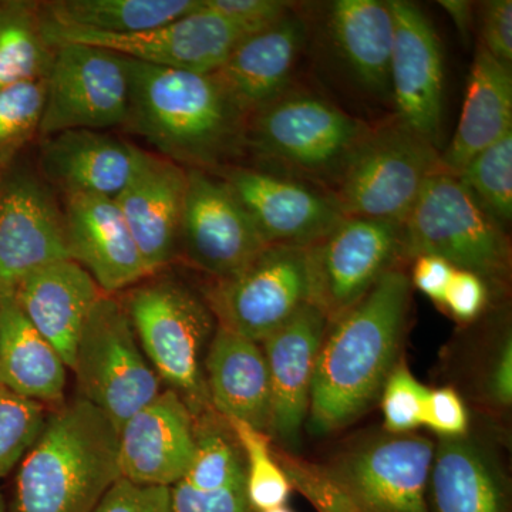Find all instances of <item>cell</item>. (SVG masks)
<instances>
[{"mask_svg": "<svg viewBox=\"0 0 512 512\" xmlns=\"http://www.w3.org/2000/svg\"><path fill=\"white\" fill-rule=\"evenodd\" d=\"M72 370L80 397L101 410L117 430L161 393L126 309L113 295L100 296L84 323Z\"/></svg>", "mask_w": 512, "mask_h": 512, "instance_id": "ba28073f", "label": "cell"}, {"mask_svg": "<svg viewBox=\"0 0 512 512\" xmlns=\"http://www.w3.org/2000/svg\"><path fill=\"white\" fill-rule=\"evenodd\" d=\"M510 133L511 69L478 45L463 111L450 146L441 154V163L448 173L457 175L478 153Z\"/></svg>", "mask_w": 512, "mask_h": 512, "instance_id": "484cf974", "label": "cell"}, {"mask_svg": "<svg viewBox=\"0 0 512 512\" xmlns=\"http://www.w3.org/2000/svg\"><path fill=\"white\" fill-rule=\"evenodd\" d=\"M487 301V282L473 272L456 269L443 301L451 315L470 322L484 311Z\"/></svg>", "mask_w": 512, "mask_h": 512, "instance_id": "60d3db41", "label": "cell"}, {"mask_svg": "<svg viewBox=\"0 0 512 512\" xmlns=\"http://www.w3.org/2000/svg\"><path fill=\"white\" fill-rule=\"evenodd\" d=\"M0 512H6L5 498H3L2 493H0Z\"/></svg>", "mask_w": 512, "mask_h": 512, "instance_id": "f6af8a7d", "label": "cell"}, {"mask_svg": "<svg viewBox=\"0 0 512 512\" xmlns=\"http://www.w3.org/2000/svg\"><path fill=\"white\" fill-rule=\"evenodd\" d=\"M55 47L39 136L124 126L131 93L127 57L84 43Z\"/></svg>", "mask_w": 512, "mask_h": 512, "instance_id": "30bf717a", "label": "cell"}, {"mask_svg": "<svg viewBox=\"0 0 512 512\" xmlns=\"http://www.w3.org/2000/svg\"><path fill=\"white\" fill-rule=\"evenodd\" d=\"M202 5L248 35L268 29L292 13L291 3L279 0H202Z\"/></svg>", "mask_w": 512, "mask_h": 512, "instance_id": "8d00e7d4", "label": "cell"}, {"mask_svg": "<svg viewBox=\"0 0 512 512\" xmlns=\"http://www.w3.org/2000/svg\"><path fill=\"white\" fill-rule=\"evenodd\" d=\"M478 204L501 227L512 218V133L478 153L457 174Z\"/></svg>", "mask_w": 512, "mask_h": 512, "instance_id": "d6a6232c", "label": "cell"}, {"mask_svg": "<svg viewBox=\"0 0 512 512\" xmlns=\"http://www.w3.org/2000/svg\"><path fill=\"white\" fill-rule=\"evenodd\" d=\"M403 255L402 224L343 217L332 231L306 248L309 303L328 322L362 301Z\"/></svg>", "mask_w": 512, "mask_h": 512, "instance_id": "9c48e42d", "label": "cell"}, {"mask_svg": "<svg viewBox=\"0 0 512 512\" xmlns=\"http://www.w3.org/2000/svg\"><path fill=\"white\" fill-rule=\"evenodd\" d=\"M218 326L262 343L309 303L306 249L268 245L207 292Z\"/></svg>", "mask_w": 512, "mask_h": 512, "instance_id": "8fae6325", "label": "cell"}, {"mask_svg": "<svg viewBox=\"0 0 512 512\" xmlns=\"http://www.w3.org/2000/svg\"><path fill=\"white\" fill-rule=\"evenodd\" d=\"M228 426L244 453L247 470V494L252 510L265 512L284 507L291 493V483L284 468L276 463L269 437L265 431L237 419H228Z\"/></svg>", "mask_w": 512, "mask_h": 512, "instance_id": "1f68e13d", "label": "cell"}, {"mask_svg": "<svg viewBox=\"0 0 512 512\" xmlns=\"http://www.w3.org/2000/svg\"><path fill=\"white\" fill-rule=\"evenodd\" d=\"M443 170L439 148L396 117L370 127L329 195L343 217L403 224L424 185Z\"/></svg>", "mask_w": 512, "mask_h": 512, "instance_id": "277c9868", "label": "cell"}, {"mask_svg": "<svg viewBox=\"0 0 512 512\" xmlns=\"http://www.w3.org/2000/svg\"><path fill=\"white\" fill-rule=\"evenodd\" d=\"M63 212L70 259L92 275L101 292L113 295L150 278L114 198L67 195Z\"/></svg>", "mask_w": 512, "mask_h": 512, "instance_id": "44dd1931", "label": "cell"}, {"mask_svg": "<svg viewBox=\"0 0 512 512\" xmlns=\"http://www.w3.org/2000/svg\"><path fill=\"white\" fill-rule=\"evenodd\" d=\"M126 124L156 154L184 168L228 167L245 148L248 117L210 74L164 69L128 59Z\"/></svg>", "mask_w": 512, "mask_h": 512, "instance_id": "7a4b0ae2", "label": "cell"}, {"mask_svg": "<svg viewBox=\"0 0 512 512\" xmlns=\"http://www.w3.org/2000/svg\"><path fill=\"white\" fill-rule=\"evenodd\" d=\"M403 255H434L485 282L500 284L510 272L505 228L483 210L458 175L434 174L402 224Z\"/></svg>", "mask_w": 512, "mask_h": 512, "instance_id": "8992f818", "label": "cell"}, {"mask_svg": "<svg viewBox=\"0 0 512 512\" xmlns=\"http://www.w3.org/2000/svg\"><path fill=\"white\" fill-rule=\"evenodd\" d=\"M121 303L158 377L190 410L207 402L204 350L217 320L207 301L183 282L161 276L134 286Z\"/></svg>", "mask_w": 512, "mask_h": 512, "instance_id": "5b68a950", "label": "cell"}, {"mask_svg": "<svg viewBox=\"0 0 512 512\" xmlns=\"http://www.w3.org/2000/svg\"><path fill=\"white\" fill-rule=\"evenodd\" d=\"M43 18L62 28L134 35L175 22L201 8V0H52Z\"/></svg>", "mask_w": 512, "mask_h": 512, "instance_id": "f546056e", "label": "cell"}, {"mask_svg": "<svg viewBox=\"0 0 512 512\" xmlns=\"http://www.w3.org/2000/svg\"><path fill=\"white\" fill-rule=\"evenodd\" d=\"M439 5L446 10L448 18L453 20L463 42H468L473 25V3L466 0H440Z\"/></svg>", "mask_w": 512, "mask_h": 512, "instance_id": "ee69618b", "label": "cell"}, {"mask_svg": "<svg viewBox=\"0 0 512 512\" xmlns=\"http://www.w3.org/2000/svg\"><path fill=\"white\" fill-rule=\"evenodd\" d=\"M394 46L390 94L397 119L439 146L443 123L444 62L430 19L414 3L390 0Z\"/></svg>", "mask_w": 512, "mask_h": 512, "instance_id": "e0dca14e", "label": "cell"}, {"mask_svg": "<svg viewBox=\"0 0 512 512\" xmlns=\"http://www.w3.org/2000/svg\"><path fill=\"white\" fill-rule=\"evenodd\" d=\"M421 426L436 431L440 437H460L467 433L468 414L460 394L451 387L430 390L424 403Z\"/></svg>", "mask_w": 512, "mask_h": 512, "instance_id": "f35d334b", "label": "cell"}, {"mask_svg": "<svg viewBox=\"0 0 512 512\" xmlns=\"http://www.w3.org/2000/svg\"><path fill=\"white\" fill-rule=\"evenodd\" d=\"M43 30L53 46L84 43L113 50L128 59L151 66L204 74L214 73L235 46L249 36L244 29L205 8L202 0L201 8L190 15L161 28L134 35H101L62 28L47 22L45 18Z\"/></svg>", "mask_w": 512, "mask_h": 512, "instance_id": "4fadbf2b", "label": "cell"}, {"mask_svg": "<svg viewBox=\"0 0 512 512\" xmlns=\"http://www.w3.org/2000/svg\"><path fill=\"white\" fill-rule=\"evenodd\" d=\"M187 181V168L141 150L130 181L114 198L151 275L180 251Z\"/></svg>", "mask_w": 512, "mask_h": 512, "instance_id": "d6986e66", "label": "cell"}, {"mask_svg": "<svg viewBox=\"0 0 512 512\" xmlns=\"http://www.w3.org/2000/svg\"><path fill=\"white\" fill-rule=\"evenodd\" d=\"M67 369L62 356L37 332L13 292L0 293V384L42 404L63 399Z\"/></svg>", "mask_w": 512, "mask_h": 512, "instance_id": "4316f807", "label": "cell"}, {"mask_svg": "<svg viewBox=\"0 0 512 512\" xmlns=\"http://www.w3.org/2000/svg\"><path fill=\"white\" fill-rule=\"evenodd\" d=\"M55 52L40 2L0 0V89L46 80Z\"/></svg>", "mask_w": 512, "mask_h": 512, "instance_id": "4dcf8cb0", "label": "cell"}, {"mask_svg": "<svg viewBox=\"0 0 512 512\" xmlns=\"http://www.w3.org/2000/svg\"><path fill=\"white\" fill-rule=\"evenodd\" d=\"M369 130L322 97L286 92L249 117L245 148L288 173L333 183Z\"/></svg>", "mask_w": 512, "mask_h": 512, "instance_id": "52a82bcc", "label": "cell"}, {"mask_svg": "<svg viewBox=\"0 0 512 512\" xmlns=\"http://www.w3.org/2000/svg\"><path fill=\"white\" fill-rule=\"evenodd\" d=\"M305 39V22L289 13L268 29L244 37L212 76L249 119L289 92Z\"/></svg>", "mask_w": 512, "mask_h": 512, "instance_id": "603a6c76", "label": "cell"}, {"mask_svg": "<svg viewBox=\"0 0 512 512\" xmlns=\"http://www.w3.org/2000/svg\"><path fill=\"white\" fill-rule=\"evenodd\" d=\"M187 177L178 252L215 281L237 274L268 245L220 175L187 168Z\"/></svg>", "mask_w": 512, "mask_h": 512, "instance_id": "9a60e30c", "label": "cell"}, {"mask_svg": "<svg viewBox=\"0 0 512 512\" xmlns=\"http://www.w3.org/2000/svg\"><path fill=\"white\" fill-rule=\"evenodd\" d=\"M45 97L46 80L0 89V174L39 134Z\"/></svg>", "mask_w": 512, "mask_h": 512, "instance_id": "836d02e7", "label": "cell"}, {"mask_svg": "<svg viewBox=\"0 0 512 512\" xmlns=\"http://www.w3.org/2000/svg\"><path fill=\"white\" fill-rule=\"evenodd\" d=\"M488 392L491 397L508 407L512 402V340L511 336L501 343L488 372Z\"/></svg>", "mask_w": 512, "mask_h": 512, "instance_id": "7bdbcfd3", "label": "cell"}, {"mask_svg": "<svg viewBox=\"0 0 512 512\" xmlns=\"http://www.w3.org/2000/svg\"><path fill=\"white\" fill-rule=\"evenodd\" d=\"M410 289L409 276L394 266L362 301L329 323L309 400L312 433L342 429L362 416L382 393L396 366Z\"/></svg>", "mask_w": 512, "mask_h": 512, "instance_id": "6da1fadb", "label": "cell"}, {"mask_svg": "<svg viewBox=\"0 0 512 512\" xmlns=\"http://www.w3.org/2000/svg\"><path fill=\"white\" fill-rule=\"evenodd\" d=\"M427 389L404 365L394 366L382 389L384 427L390 434H409L423 419Z\"/></svg>", "mask_w": 512, "mask_h": 512, "instance_id": "d590c367", "label": "cell"}, {"mask_svg": "<svg viewBox=\"0 0 512 512\" xmlns=\"http://www.w3.org/2000/svg\"><path fill=\"white\" fill-rule=\"evenodd\" d=\"M413 266V285L429 296L433 301L443 305L448 285L453 278L456 268L446 259L434 255L417 256Z\"/></svg>", "mask_w": 512, "mask_h": 512, "instance_id": "b9f144b4", "label": "cell"}, {"mask_svg": "<svg viewBox=\"0 0 512 512\" xmlns=\"http://www.w3.org/2000/svg\"><path fill=\"white\" fill-rule=\"evenodd\" d=\"M197 448V427L180 394L165 390L119 430L121 478L173 487L187 473Z\"/></svg>", "mask_w": 512, "mask_h": 512, "instance_id": "ac0fdd59", "label": "cell"}, {"mask_svg": "<svg viewBox=\"0 0 512 512\" xmlns=\"http://www.w3.org/2000/svg\"><path fill=\"white\" fill-rule=\"evenodd\" d=\"M265 512H292V511L288 510V508H285V507H278V508H272V510H268Z\"/></svg>", "mask_w": 512, "mask_h": 512, "instance_id": "bcb514c9", "label": "cell"}, {"mask_svg": "<svg viewBox=\"0 0 512 512\" xmlns=\"http://www.w3.org/2000/svg\"><path fill=\"white\" fill-rule=\"evenodd\" d=\"M13 295L29 322L72 369L84 323L103 295L92 275L73 259H62L26 276Z\"/></svg>", "mask_w": 512, "mask_h": 512, "instance_id": "cb8c5ba5", "label": "cell"}, {"mask_svg": "<svg viewBox=\"0 0 512 512\" xmlns=\"http://www.w3.org/2000/svg\"><path fill=\"white\" fill-rule=\"evenodd\" d=\"M333 45L367 90L390 94L394 18L389 2L338 0L330 6Z\"/></svg>", "mask_w": 512, "mask_h": 512, "instance_id": "f1b7e54d", "label": "cell"}, {"mask_svg": "<svg viewBox=\"0 0 512 512\" xmlns=\"http://www.w3.org/2000/svg\"><path fill=\"white\" fill-rule=\"evenodd\" d=\"M429 483L434 512H505L497 464L484 446L466 434L440 437Z\"/></svg>", "mask_w": 512, "mask_h": 512, "instance_id": "83f0119b", "label": "cell"}, {"mask_svg": "<svg viewBox=\"0 0 512 512\" xmlns=\"http://www.w3.org/2000/svg\"><path fill=\"white\" fill-rule=\"evenodd\" d=\"M328 319L311 303L261 343L271 383L269 431L286 447L301 441Z\"/></svg>", "mask_w": 512, "mask_h": 512, "instance_id": "ffe728a7", "label": "cell"}, {"mask_svg": "<svg viewBox=\"0 0 512 512\" xmlns=\"http://www.w3.org/2000/svg\"><path fill=\"white\" fill-rule=\"evenodd\" d=\"M481 42L491 56L504 66L512 62V2L511 0H490L481 3Z\"/></svg>", "mask_w": 512, "mask_h": 512, "instance_id": "ab89813d", "label": "cell"}, {"mask_svg": "<svg viewBox=\"0 0 512 512\" xmlns=\"http://www.w3.org/2000/svg\"><path fill=\"white\" fill-rule=\"evenodd\" d=\"M215 174L234 192L266 245L309 248L343 218L329 194L295 178L235 165Z\"/></svg>", "mask_w": 512, "mask_h": 512, "instance_id": "2e32d148", "label": "cell"}, {"mask_svg": "<svg viewBox=\"0 0 512 512\" xmlns=\"http://www.w3.org/2000/svg\"><path fill=\"white\" fill-rule=\"evenodd\" d=\"M208 397L225 419L269 430L271 383L259 343L218 326L204 360Z\"/></svg>", "mask_w": 512, "mask_h": 512, "instance_id": "d4e9b609", "label": "cell"}, {"mask_svg": "<svg viewBox=\"0 0 512 512\" xmlns=\"http://www.w3.org/2000/svg\"><path fill=\"white\" fill-rule=\"evenodd\" d=\"M45 423L42 403L0 384V478L8 476L25 458Z\"/></svg>", "mask_w": 512, "mask_h": 512, "instance_id": "e575fe53", "label": "cell"}, {"mask_svg": "<svg viewBox=\"0 0 512 512\" xmlns=\"http://www.w3.org/2000/svg\"><path fill=\"white\" fill-rule=\"evenodd\" d=\"M141 150L101 130H66L42 138L40 175L67 195L116 198L136 170Z\"/></svg>", "mask_w": 512, "mask_h": 512, "instance_id": "7402d4cb", "label": "cell"}, {"mask_svg": "<svg viewBox=\"0 0 512 512\" xmlns=\"http://www.w3.org/2000/svg\"><path fill=\"white\" fill-rule=\"evenodd\" d=\"M70 259L55 190L26 168L0 174V293L43 266Z\"/></svg>", "mask_w": 512, "mask_h": 512, "instance_id": "5bb4252c", "label": "cell"}, {"mask_svg": "<svg viewBox=\"0 0 512 512\" xmlns=\"http://www.w3.org/2000/svg\"><path fill=\"white\" fill-rule=\"evenodd\" d=\"M120 478L119 430L77 397L46 417L20 461L13 512H92Z\"/></svg>", "mask_w": 512, "mask_h": 512, "instance_id": "3957f363", "label": "cell"}, {"mask_svg": "<svg viewBox=\"0 0 512 512\" xmlns=\"http://www.w3.org/2000/svg\"><path fill=\"white\" fill-rule=\"evenodd\" d=\"M434 444L414 434L365 441L320 468L359 512H430Z\"/></svg>", "mask_w": 512, "mask_h": 512, "instance_id": "7c38bea8", "label": "cell"}, {"mask_svg": "<svg viewBox=\"0 0 512 512\" xmlns=\"http://www.w3.org/2000/svg\"><path fill=\"white\" fill-rule=\"evenodd\" d=\"M92 512H171L170 488L134 484L120 478Z\"/></svg>", "mask_w": 512, "mask_h": 512, "instance_id": "74e56055", "label": "cell"}]
</instances>
